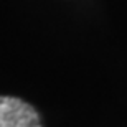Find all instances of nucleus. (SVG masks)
<instances>
[{
    "label": "nucleus",
    "instance_id": "1",
    "mask_svg": "<svg viewBox=\"0 0 127 127\" xmlns=\"http://www.w3.org/2000/svg\"><path fill=\"white\" fill-rule=\"evenodd\" d=\"M0 127H41L36 109L18 97L0 96Z\"/></svg>",
    "mask_w": 127,
    "mask_h": 127
}]
</instances>
